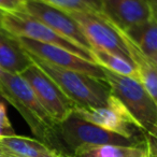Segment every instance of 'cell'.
Masks as SVG:
<instances>
[{
    "mask_svg": "<svg viewBox=\"0 0 157 157\" xmlns=\"http://www.w3.org/2000/svg\"><path fill=\"white\" fill-rule=\"evenodd\" d=\"M67 12L90 11L101 13L100 0H40Z\"/></svg>",
    "mask_w": 157,
    "mask_h": 157,
    "instance_id": "e0dca14e",
    "label": "cell"
},
{
    "mask_svg": "<svg viewBox=\"0 0 157 157\" xmlns=\"http://www.w3.org/2000/svg\"><path fill=\"white\" fill-rule=\"evenodd\" d=\"M157 16L136 25L126 30H121L140 48L153 63H157Z\"/></svg>",
    "mask_w": 157,
    "mask_h": 157,
    "instance_id": "4fadbf2b",
    "label": "cell"
},
{
    "mask_svg": "<svg viewBox=\"0 0 157 157\" xmlns=\"http://www.w3.org/2000/svg\"><path fill=\"white\" fill-rule=\"evenodd\" d=\"M1 147V146H0ZM2 150V154H3V157H23V156H20V155H16V154H13V153L9 152V151L5 150V148L1 147Z\"/></svg>",
    "mask_w": 157,
    "mask_h": 157,
    "instance_id": "ffe728a7",
    "label": "cell"
},
{
    "mask_svg": "<svg viewBox=\"0 0 157 157\" xmlns=\"http://www.w3.org/2000/svg\"><path fill=\"white\" fill-rule=\"evenodd\" d=\"M73 113L92 124L124 137L146 142L147 136L138 125L125 105L111 94L105 107L78 108Z\"/></svg>",
    "mask_w": 157,
    "mask_h": 157,
    "instance_id": "8992f818",
    "label": "cell"
},
{
    "mask_svg": "<svg viewBox=\"0 0 157 157\" xmlns=\"http://www.w3.org/2000/svg\"><path fill=\"white\" fill-rule=\"evenodd\" d=\"M2 12L3 11H1V10H0V18H1V15H2Z\"/></svg>",
    "mask_w": 157,
    "mask_h": 157,
    "instance_id": "603a6c76",
    "label": "cell"
},
{
    "mask_svg": "<svg viewBox=\"0 0 157 157\" xmlns=\"http://www.w3.org/2000/svg\"><path fill=\"white\" fill-rule=\"evenodd\" d=\"M0 146L23 157H65L39 140L24 136L13 135L0 138Z\"/></svg>",
    "mask_w": 157,
    "mask_h": 157,
    "instance_id": "5bb4252c",
    "label": "cell"
},
{
    "mask_svg": "<svg viewBox=\"0 0 157 157\" xmlns=\"http://www.w3.org/2000/svg\"><path fill=\"white\" fill-rule=\"evenodd\" d=\"M18 75L28 84L42 107L57 124L63 122L73 112L75 108L74 103L35 63L28 66Z\"/></svg>",
    "mask_w": 157,
    "mask_h": 157,
    "instance_id": "52a82bcc",
    "label": "cell"
},
{
    "mask_svg": "<svg viewBox=\"0 0 157 157\" xmlns=\"http://www.w3.org/2000/svg\"><path fill=\"white\" fill-rule=\"evenodd\" d=\"M26 0H0V10L3 12L22 11Z\"/></svg>",
    "mask_w": 157,
    "mask_h": 157,
    "instance_id": "d6986e66",
    "label": "cell"
},
{
    "mask_svg": "<svg viewBox=\"0 0 157 157\" xmlns=\"http://www.w3.org/2000/svg\"><path fill=\"white\" fill-rule=\"evenodd\" d=\"M146 147L122 145H82L72 152L71 157H142Z\"/></svg>",
    "mask_w": 157,
    "mask_h": 157,
    "instance_id": "9a60e30c",
    "label": "cell"
},
{
    "mask_svg": "<svg viewBox=\"0 0 157 157\" xmlns=\"http://www.w3.org/2000/svg\"><path fill=\"white\" fill-rule=\"evenodd\" d=\"M68 13L80 25L93 48H100L130 60L122 35L102 13L90 11H70Z\"/></svg>",
    "mask_w": 157,
    "mask_h": 157,
    "instance_id": "ba28073f",
    "label": "cell"
},
{
    "mask_svg": "<svg viewBox=\"0 0 157 157\" xmlns=\"http://www.w3.org/2000/svg\"><path fill=\"white\" fill-rule=\"evenodd\" d=\"M15 135L13 127L7 115V108L5 103L0 101V138Z\"/></svg>",
    "mask_w": 157,
    "mask_h": 157,
    "instance_id": "ac0fdd59",
    "label": "cell"
},
{
    "mask_svg": "<svg viewBox=\"0 0 157 157\" xmlns=\"http://www.w3.org/2000/svg\"><path fill=\"white\" fill-rule=\"evenodd\" d=\"M0 95L23 116L37 140L65 157H71L58 133V124L39 102L29 85L18 74L0 70Z\"/></svg>",
    "mask_w": 157,
    "mask_h": 157,
    "instance_id": "6da1fadb",
    "label": "cell"
},
{
    "mask_svg": "<svg viewBox=\"0 0 157 157\" xmlns=\"http://www.w3.org/2000/svg\"><path fill=\"white\" fill-rule=\"evenodd\" d=\"M31 63L33 60L16 38L0 27V70L20 74Z\"/></svg>",
    "mask_w": 157,
    "mask_h": 157,
    "instance_id": "7c38bea8",
    "label": "cell"
},
{
    "mask_svg": "<svg viewBox=\"0 0 157 157\" xmlns=\"http://www.w3.org/2000/svg\"><path fill=\"white\" fill-rule=\"evenodd\" d=\"M23 48L33 56L44 60L48 63L65 69L82 72L93 78L105 80L103 69L97 63L88 61L81 56L69 52L68 50L53 44L41 43L35 40L23 37H15Z\"/></svg>",
    "mask_w": 157,
    "mask_h": 157,
    "instance_id": "30bf717a",
    "label": "cell"
},
{
    "mask_svg": "<svg viewBox=\"0 0 157 157\" xmlns=\"http://www.w3.org/2000/svg\"><path fill=\"white\" fill-rule=\"evenodd\" d=\"M157 155L156 154H153V153H151V152H148L147 150H146V153L143 155L142 157H156Z\"/></svg>",
    "mask_w": 157,
    "mask_h": 157,
    "instance_id": "44dd1931",
    "label": "cell"
},
{
    "mask_svg": "<svg viewBox=\"0 0 157 157\" xmlns=\"http://www.w3.org/2000/svg\"><path fill=\"white\" fill-rule=\"evenodd\" d=\"M38 67H40L63 93L78 108L105 107L111 96L110 86L105 80L93 78L82 72L65 69L48 63L27 53Z\"/></svg>",
    "mask_w": 157,
    "mask_h": 157,
    "instance_id": "7a4b0ae2",
    "label": "cell"
},
{
    "mask_svg": "<svg viewBox=\"0 0 157 157\" xmlns=\"http://www.w3.org/2000/svg\"><path fill=\"white\" fill-rule=\"evenodd\" d=\"M92 56L94 58L95 63L100 66L101 68H105V69L114 72L116 74L136 78L139 81L137 70L132 65V63L128 59H125L115 54L107 52V51L100 50V48H93Z\"/></svg>",
    "mask_w": 157,
    "mask_h": 157,
    "instance_id": "2e32d148",
    "label": "cell"
},
{
    "mask_svg": "<svg viewBox=\"0 0 157 157\" xmlns=\"http://www.w3.org/2000/svg\"><path fill=\"white\" fill-rule=\"evenodd\" d=\"M0 157H3V154H2V150L0 147Z\"/></svg>",
    "mask_w": 157,
    "mask_h": 157,
    "instance_id": "7402d4cb",
    "label": "cell"
},
{
    "mask_svg": "<svg viewBox=\"0 0 157 157\" xmlns=\"http://www.w3.org/2000/svg\"><path fill=\"white\" fill-rule=\"evenodd\" d=\"M102 69L111 94L125 105L146 136L156 137L157 101L148 95L140 81Z\"/></svg>",
    "mask_w": 157,
    "mask_h": 157,
    "instance_id": "3957f363",
    "label": "cell"
},
{
    "mask_svg": "<svg viewBox=\"0 0 157 157\" xmlns=\"http://www.w3.org/2000/svg\"><path fill=\"white\" fill-rule=\"evenodd\" d=\"M101 13L122 30L156 16V0H100Z\"/></svg>",
    "mask_w": 157,
    "mask_h": 157,
    "instance_id": "8fae6325",
    "label": "cell"
},
{
    "mask_svg": "<svg viewBox=\"0 0 157 157\" xmlns=\"http://www.w3.org/2000/svg\"><path fill=\"white\" fill-rule=\"evenodd\" d=\"M0 27L14 37H23L41 43L60 46L73 54L81 56L86 60L95 63L90 52L73 44L69 40L52 30L43 23L23 11L2 12L0 18Z\"/></svg>",
    "mask_w": 157,
    "mask_h": 157,
    "instance_id": "5b68a950",
    "label": "cell"
},
{
    "mask_svg": "<svg viewBox=\"0 0 157 157\" xmlns=\"http://www.w3.org/2000/svg\"><path fill=\"white\" fill-rule=\"evenodd\" d=\"M58 133L67 150L72 155L76 147L82 145H122L146 147V142L124 137L98 127L72 112L63 122L58 124Z\"/></svg>",
    "mask_w": 157,
    "mask_h": 157,
    "instance_id": "277c9868",
    "label": "cell"
},
{
    "mask_svg": "<svg viewBox=\"0 0 157 157\" xmlns=\"http://www.w3.org/2000/svg\"><path fill=\"white\" fill-rule=\"evenodd\" d=\"M22 11L43 23L73 44L92 53L93 48L90 41L85 37L80 25L67 11L40 0H26Z\"/></svg>",
    "mask_w": 157,
    "mask_h": 157,
    "instance_id": "9c48e42d",
    "label": "cell"
}]
</instances>
